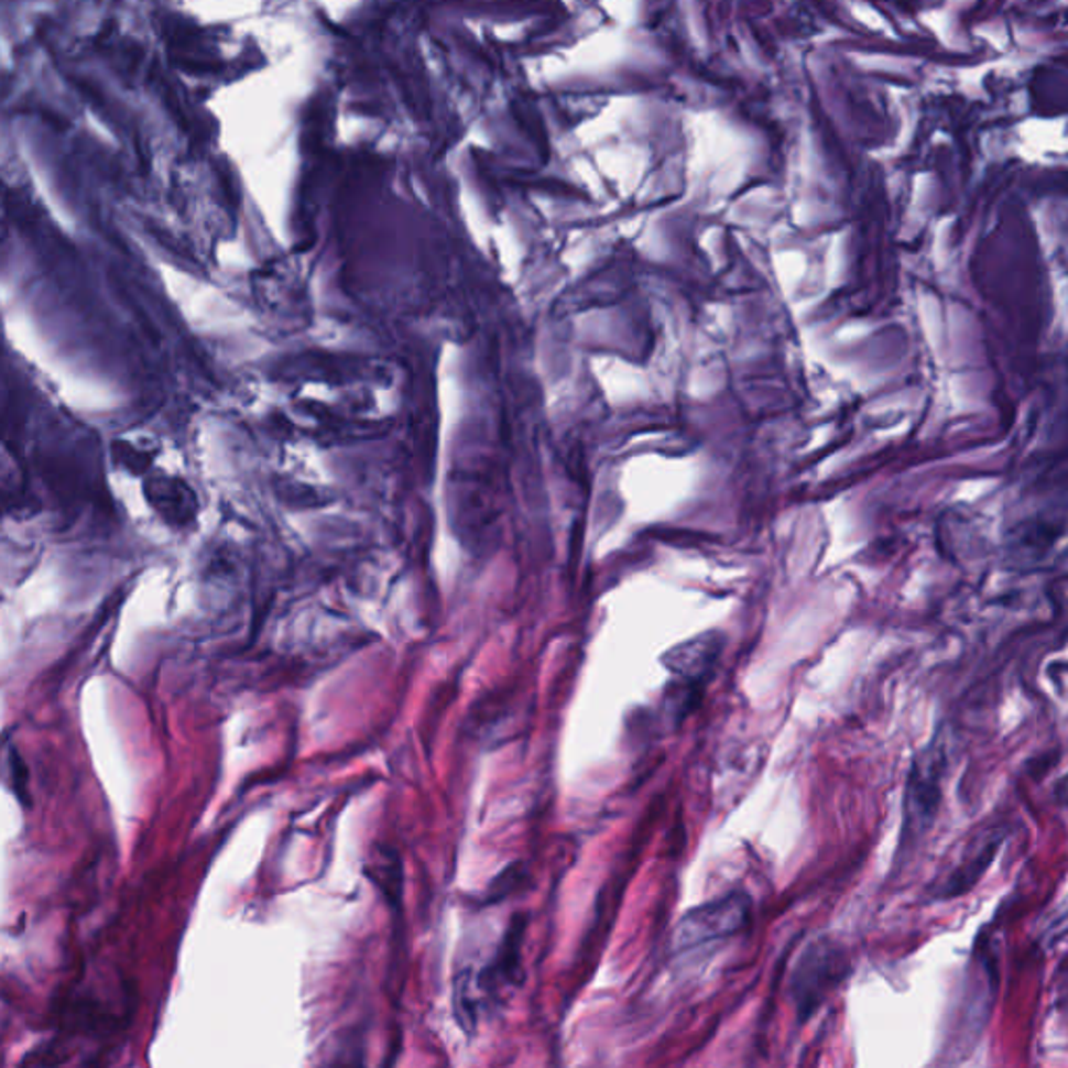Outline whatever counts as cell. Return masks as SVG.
<instances>
[{"label":"cell","mask_w":1068,"mask_h":1068,"mask_svg":"<svg viewBox=\"0 0 1068 1068\" xmlns=\"http://www.w3.org/2000/svg\"><path fill=\"white\" fill-rule=\"evenodd\" d=\"M720 655V641L716 636H701L664 655V664L676 676L678 685L701 687L716 666Z\"/></svg>","instance_id":"cell-5"},{"label":"cell","mask_w":1068,"mask_h":1068,"mask_svg":"<svg viewBox=\"0 0 1068 1068\" xmlns=\"http://www.w3.org/2000/svg\"><path fill=\"white\" fill-rule=\"evenodd\" d=\"M9 766H11V772H13V787H15V795L20 797L21 804H28V769L21 760L20 753L13 748H9Z\"/></svg>","instance_id":"cell-6"},{"label":"cell","mask_w":1068,"mask_h":1068,"mask_svg":"<svg viewBox=\"0 0 1068 1068\" xmlns=\"http://www.w3.org/2000/svg\"><path fill=\"white\" fill-rule=\"evenodd\" d=\"M750 895L743 891H734L687 912L674 929L673 946L683 951L722 937H731L750 923Z\"/></svg>","instance_id":"cell-2"},{"label":"cell","mask_w":1068,"mask_h":1068,"mask_svg":"<svg viewBox=\"0 0 1068 1068\" xmlns=\"http://www.w3.org/2000/svg\"><path fill=\"white\" fill-rule=\"evenodd\" d=\"M1004 839H1006V835L1002 831L985 832L983 837H979L972 843L969 853L965 856V860L956 867V871L951 872L950 876L941 883V887L937 891V897L950 900V897L965 895L967 891L972 890L993 864Z\"/></svg>","instance_id":"cell-4"},{"label":"cell","mask_w":1068,"mask_h":1068,"mask_svg":"<svg viewBox=\"0 0 1068 1068\" xmlns=\"http://www.w3.org/2000/svg\"><path fill=\"white\" fill-rule=\"evenodd\" d=\"M848 962L843 951L837 950L829 941L811 946L799 960L793 977V995L799 1014H811L825 1000V995L843 979Z\"/></svg>","instance_id":"cell-3"},{"label":"cell","mask_w":1068,"mask_h":1068,"mask_svg":"<svg viewBox=\"0 0 1068 1068\" xmlns=\"http://www.w3.org/2000/svg\"><path fill=\"white\" fill-rule=\"evenodd\" d=\"M946 774V750L939 741H933L927 750L918 753L912 762L908 785L904 795V835L918 837L933 827L941 797Z\"/></svg>","instance_id":"cell-1"},{"label":"cell","mask_w":1068,"mask_h":1068,"mask_svg":"<svg viewBox=\"0 0 1068 1068\" xmlns=\"http://www.w3.org/2000/svg\"><path fill=\"white\" fill-rule=\"evenodd\" d=\"M1054 795H1056V799H1058L1060 804L1068 806V774H1065V776L1058 781V785H1056V789H1054Z\"/></svg>","instance_id":"cell-7"}]
</instances>
